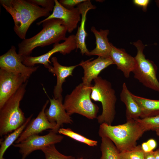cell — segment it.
Listing matches in <instances>:
<instances>
[{
    "instance_id": "cell-1",
    "label": "cell",
    "mask_w": 159,
    "mask_h": 159,
    "mask_svg": "<svg viewBox=\"0 0 159 159\" xmlns=\"http://www.w3.org/2000/svg\"><path fill=\"white\" fill-rule=\"evenodd\" d=\"M42 25V30L34 36L23 39L18 44V53L23 57L30 56L33 50L38 47H42L59 43L67 39V32L63 21L53 19L37 22Z\"/></svg>"
},
{
    "instance_id": "cell-2",
    "label": "cell",
    "mask_w": 159,
    "mask_h": 159,
    "mask_svg": "<svg viewBox=\"0 0 159 159\" xmlns=\"http://www.w3.org/2000/svg\"><path fill=\"white\" fill-rule=\"evenodd\" d=\"M145 129L136 120H126L123 124L112 126L105 123L100 125L99 136L110 139L120 152L130 150L137 146V141Z\"/></svg>"
},
{
    "instance_id": "cell-3",
    "label": "cell",
    "mask_w": 159,
    "mask_h": 159,
    "mask_svg": "<svg viewBox=\"0 0 159 159\" xmlns=\"http://www.w3.org/2000/svg\"><path fill=\"white\" fill-rule=\"evenodd\" d=\"M28 81L24 83L0 108V135L11 132L21 126L27 118L20 107Z\"/></svg>"
},
{
    "instance_id": "cell-4",
    "label": "cell",
    "mask_w": 159,
    "mask_h": 159,
    "mask_svg": "<svg viewBox=\"0 0 159 159\" xmlns=\"http://www.w3.org/2000/svg\"><path fill=\"white\" fill-rule=\"evenodd\" d=\"M92 85H86L82 82L76 86L70 94L66 96L63 104L70 116L77 113L89 119L97 118L99 107L91 100Z\"/></svg>"
},
{
    "instance_id": "cell-5",
    "label": "cell",
    "mask_w": 159,
    "mask_h": 159,
    "mask_svg": "<svg viewBox=\"0 0 159 159\" xmlns=\"http://www.w3.org/2000/svg\"><path fill=\"white\" fill-rule=\"evenodd\" d=\"M94 85L91 87L90 97L95 101L100 102L102 107V114L97 118L100 125L103 123L111 125L115 114L117 98L111 83L98 76L93 80Z\"/></svg>"
},
{
    "instance_id": "cell-6",
    "label": "cell",
    "mask_w": 159,
    "mask_h": 159,
    "mask_svg": "<svg viewBox=\"0 0 159 159\" xmlns=\"http://www.w3.org/2000/svg\"><path fill=\"white\" fill-rule=\"evenodd\" d=\"M137 49L134 57L136 67L132 72L134 77L145 87L159 92V82L157 77L158 68L153 62L146 59L143 53L145 46L140 40L133 43Z\"/></svg>"
},
{
    "instance_id": "cell-7",
    "label": "cell",
    "mask_w": 159,
    "mask_h": 159,
    "mask_svg": "<svg viewBox=\"0 0 159 159\" xmlns=\"http://www.w3.org/2000/svg\"><path fill=\"white\" fill-rule=\"evenodd\" d=\"M12 4L20 13L21 20L19 27L14 31L18 37L23 40L26 38L28 30L34 21L41 17H47L50 14L48 10L28 0H12Z\"/></svg>"
},
{
    "instance_id": "cell-8",
    "label": "cell",
    "mask_w": 159,
    "mask_h": 159,
    "mask_svg": "<svg viewBox=\"0 0 159 159\" xmlns=\"http://www.w3.org/2000/svg\"><path fill=\"white\" fill-rule=\"evenodd\" d=\"M53 130L44 135H35L31 136L18 143L12 145L19 148V151L21 155V159H25L33 151L40 150L44 147L60 143L64 137Z\"/></svg>"
},
{
    "instance_id": "cell-9",
    "label": "cell",
    "mask_w": 159,
    "mask_h": 159,
    "mask_svg": "<svg viewBox=\"0 0 159 159\" xmlns=\"http://www.w3.org/2000/svg\"><path fill=\"white\" fill-rule=\"evenodd\" d=\"M75 49H77V45L75 35L72 34L63 42L54 44L53 48L44 54L35 57H23V63L29 67H34L36 64H41L48 69L51 65L50 58L53 54L59 52L65 55Z\"/></svg>"
},
{
    "instance_id": "cell-10",
    "label": "cell",
    "mask_w": 159,
    "mask_h": 159,
    "mask_svg": "<svg viewBox=\"0 0 159 159\" xmlns=\"http://www.w3.org/2000/svg\"><path fill=\"white\" fill-rule=\"evenodd\" d=\"M23 57L16 52L15 47L12 46L5 53L0 56V69L20 74L27 79L36 72L39 66L29 67L23 63Z\"/></svg>"
},
{
    "instance_id": "cell-11",
    "label": "cell",
    "mask_w": 159,
    "mask_h": 159,
    "mask_svg": "<svg viewBox=\"0 0 159 159\" xmlns=\"http://www.w3.org/2000/svg\"><path fill=\"white\" fill-rule=\"evenodd\" d=\"M28 80L20 74L0 69V108Z\"/></svg>"
},
{
    "instance_id": "cell-12",
    "label": "cell",
    "mask_w": 159,
    "mask_h": 159,
    "mask_svg": "<svg viewBox=\"0 0 159 159\" xmlns=\"http://www.w3.org/2000/svg\"><path fill=\"white\" fill-rule=\"evenodd\" d=\"M49 102V100L46 101L37 116L30 121L15 143H19L31 136L38 135L47 129L53 130L58 132L56 123L49 122L45 114V111Z\"/></svg>"
},
{
    "instance_id": "cell-13",
    "label": "cell",
    "mask_w": 159,
    "mask_h": 159,
    "mask_svg": "<svg viewBox=\"0 0 159 159\" xmlns=\"http://www.w3.org/2000/svg\"><path fill=\"white\" fill-rule=\"evenodd\" d=\"M54 1L52 13L41 21L53 19H60L63 21L67 32L71 33L77 28L81 20V15L78 8L76 7L68 9L62 6L57 0H54Z\"/></svg>"
},
{
    "instance_id": "cell-14",
    "label": "cell",
    "mask_w": 159,
    "mask_h": 159,
    "mask_svg": "<svg viewBox=\"0 0 159 159\" xmlns=\"http://www.w3.org/2000/svg\"><path fill=\"white\" fill-rule=\"evenodd\" d=\"M92 59L82 61L78 64L84 70V75L82 77V83L87 85H92V80L97 77L103 70L114 64L110 57H98L94 60H92Z\"/></svg>"
},
{
    "instance_id": "cell-15",
    "label": "cell",
    "mask_w": 159,
    "mask_h": 159,
    "mask_svg": "<svg viewBox=\"0 0 159 159\" xmlns=\"http://www.w3.org/2000/svg\"><path fill=\"white\" fill-rule=\"evenodd\" d=\"M45 93L49 99L50 104L49 108L46 109L45 113L49 121L56 123L58 131L64 124H72V118L67 112L62 102L63 98L56 99L54 97L50 98L43 88Z\"/></svg>"
},
{
    "instance_id": "cell-16",
    "label": "cell",
    "mask_w": 159,
    "mask_h": 159,
    "mask_svg": "<svg viewBox=\"0 0 159 159\" xmlns=\"http://www.w3.org/2000/svg\"><path fill=\"white\" fill-rule=\"evenodd\" d=\"M52 66L51 65L48 68V71L56 75L57 81L53 90L54 97L56 99L62 98V85L66 81L67 78L72 76L74 69L78 64L71 66H64L60 64L56 57H53L51 59Z\"/></svg>"
},
{
    "instance_id": "cell-17",
    "label": "cell",
    "mask_w": 159,
    "mask_h": 159,
    "mask_svg": "<svg viewBox=\"0 0 159 159\" xmlns=\"http://www.w3.org/2000/svg\"><path fill=\"white\" fill-rule=\"evenodd\" d=\"M111 45L110 57L114 64L116 65L117 69L123 72L125 78H129L136 67L134 57L126 53L124 49L117 48L112 43Z\"/></svg>"
},
{
    "instance_id": "cell-18",
    "label": "cell",
    "mask_w": 159,
    "mask_h": 159,
    "mask_svg": "<svg viewBox=\"0 0 159 159\" xmlns=\"http://www.w3.org/2000/svg\"><path fill=\"white\" fill-rule=\"evenodd\" d=\"M81 15V20L80 26L78 27L77 32L75 35L76 43L77 49H80L81 54L86 55L88 53L85 43V39L87 36L85 29V22L87 12L90 10L96 9V6L93 5L90 0H86L81 3L77 6Z\"/></svg>"
},
{
    "instance_id": "cell-19",
    "label": "cell",
    "mask_w": 159,
    "mask_h": 159,
    "mask_svg": "<svg viewBox=\"0 0 159 159\" xmlns=\"http://www.w3.org/2000/svg\"><path fill=\"white\" fill-rule=\"evenodd\" d=\"M91 31L95 36L96 46L93 50L89 51L86 55H97L104 58L110 57L111 50V43L109 42L107 37L109 34V30L100 29L98 31L95 27L92 26L91 28Z\"/></svg>"
},
{
    "instance_id": "cell-20",
    "label": "cell",
    "mask_w": 159,
    "mask_h": 159,
    "mask_svg": "<svg viewBox=\"0 0 159 159\" xmlns=\"http://www.w3.org/2000/svg\"><path fill=\"white\" fill-rule=\"evenodd\" d=\"M131 93L128 90L126 84L124 82L120 94V99L125 105L126 120H136L141 118L142 112L140 108L133 98Z\"/></svg>"
},
{
    "instance_id": "cell-21",
    "label": "cell",
    "mask_w": 159,
    "mask_h": 159,
    "mask_svg": "<svg viewBox=\"0 0 159 159\" xmlns=\"http://www.w3.org/2000/svg\"><path fill=\"white\" fill-rule=\"evenodd\" d=\"M131 95L141 110V118L159 115V100L145 98L135 95L132 93Z\"/></svg>"
},
{
    "instance_id": "cell-22",
    "label": "cell",
    "mask_w": 159,
    "mask_h": 159,
    "mask_svg": "<svg viewBox=\"0 0 159 159\" xmlns=\"http://www.w3.org/2000/svg\"><path fill=\"white\" fill-rule=\"evenodd\" d=\"M33 115H31L25 122L19 127L7 136L5 139L0 141V159H4V156L7 149L19 137L27 125L31 120Z\"/></svg>"
},
{
    "instance_id": "cell-23",
    "label": "cell",
    "mask_w": 159,
    "mask_h": 159,
    "mask_svg": "<svg viewBox=\"0 0 159 159\" xmlns=\"http://www.w3.org/2000/svg\"><path fill=\"white\" fill-rule=\"evenodd\" d=\"M100 148L102 155L100 159H120V152L109 138H101Z\"/></svg>"
},
{
    "instance_id": "cell-24",
    "label": "cell",
    "mask_w": 159,
    "mask_h": 159,
    "mask_svg": "<svg viewBox=\"0 0 159 159\" xmlns=\"http://www.w3.org/2000/svg\"><path fill=\"white\" fill-rule=\"evenodd\" d=\"M58 133L66 136L80 142L85 143L90 146H96L97 141L88 138L84 136L73 131L70 128H60Z\"/></svg>"
},
{
    "instance_id": "cell-25",
    "label": "cell",
    "mask_w": 159,
    "mask_h": 159,
    "mask_svg": "<svg viewBox=\"0 0 159 159\" xmlns=\"http://www.w3.org/2000/svg\"><path fill=\"white\" fill-rule=\"evenodd\" d=\"M45 159H75L72 155L67 156L60 153L56 149L55 145H50L42 148Z\"/></svg>"
},
{
    "instance_id": "cell-26",
    "label": "cell",
    "mask_w": 159,
    "mask_h": 159,
    "mask_svg": "<svg viewBox=\"0 0 159 159\" xmlns=\"http://www.w3.org/2000/svg\"><path fill=\"white\" fill-rule=\"evenodd\" d=\"M143 127L146 131L159 129V115L136 120Z\"/></svg>"
},
{
    "instance_id": "cell-27",
    "label": "cell",
    "mask_w": 159,
    "mask_h": 159,
    "mask_svg": "<svg viewBox=\"0 0 159 159\" xmlns=\"http://www.w3.org/2000/svg\"><path fill=\"white\" fill-rule=\"evenodd\" d=\"M145 153L141 145H137L133 149L125 151L120 152V159H144Z\"/></svg>"
},
{
    "instance_id": "cell-28",
    "label": "cell",
    "mask_w": 159,
    "mask_h": 159,
    "mask_svg": "<svg viewBox=\"0 0 159 159\" xmlns=\"http://www.w3.org/2000/svg\"><path fill=\"white\" fill-rule=\"evenodd\" d=\"M2 6L12 16L14 21V30H15L19 27L21 25V15L19 12L16 9L13 5Z\"/></svg>"
},
{
    "instance_id": "cell-29",
    "label": "cell",
    "mask_w": 159,
    "mask_h": 159,
    "mask_svg": "<svg viewBox=\"0 0 159 159\" xmlns=\"http://www.w3.org/2000/svg\"><path fill=\"white\" fill-rule=\"evenodd\" d=\"M31 2L49 11H53L55 5L54 0H28Z\"/></svg>"
},
{
    "instance_id": "cell-30",
    "label": "cell",
    "mask_w": 159,
    "mask_h": 159,
    "mask_svg": "<svg viewBox=\"0 0 159 159\" xmlns=\"http://www.w3.org/2000/svg\"><path fill=\"white\" fill-rule=\"evenodd\" d=\"M157 144L155 140L151 139L143 143L141 147L145 153H148L153 151L157 146Z\"/></svg>"
},
{
    "instance_id": "cell-31",
    "label": "cell",
    "mask_w": 159,
    "mask_h": 159,
    "mask_svg": "<svg viewBox=\"0 0 159 159\" xmlns=\"http://www.w3.org/2000/svg\"><path fill=\"white\" fill-rule=\"evenodd\" d=\"M86 0H60L59 2L65 8L71 9L74 8L75 6L85 1Z\"/></svg>"
},
{
    "instance_id": "cell-32",
    "label": "cell",
    "mask_w": 159,
    "mask_h": 159,
    "mask_svg": "<svg viewBox=\"0 0 159 159\" xmlns=\"http://www.w3.org/2000/svg\"><path fill=\"white\" fill-rule=\"evenodd\" d=\"M133 1L134 4L136 5L142 7L143 11H146L150 1L149 0H134Z\"/></svg>"
},
{
    "instance_id": "cell-33",
    "label": "cell",
    "mask_w": 159,
    "mask_h": 159,
    "mask_svg": "<svg viewBox=\"0 0 159 159\" xmlns=\"http://www.w3.org/2000/svg\"><path fill=\"white\" fill-rule=\"evenodd\" d=\"M144 159H155L153 151L148 153H145Z\"/></svg>"
},
{
    "instance_id": "cell-34",
    "label": "cell",
    "mask_w": 159,
    "mask_h": 159,
    "mask_svg": "<svg viewBox=\"0 0 159 159\" xmlns=\"http://www.w3.org/2000/svg\"><path fill=\"white\" fill-rule=\"evenodd\" d=\"M153 153L155 159H159V149L153 151Z\"/></svg>"
},
{
    "instance_id": "cell-35",
    "label": "cell",
    "mask_w": 159,
    "mask_h": 159,
    "mask_svg": "<svg viewBox=\"0 0 159 159\" xmlns=\"http://www.w3.org/2000/svg\"><path fill=\"white\" fill-rule=\"evenodd\" d=\"M156 134L159 137V129L155 130Z\"/></svg>"
},
{
    "instance_id": "cell-36",
    "label": "cell",
    "mask_w": 159,
    "mask_h": 159,
    "mask_svg": "<svg viewBox=\"0 0 159 159\" xmlns=\"http://www.w3.org/2000/svg\"><path fill=\"white\" fill-rule=\"evenodd\" d=\"M155 1L157 6L159 8V0H156Z\"/></svg>"
},
{
    "instance_id": "cell-37",
    "label": "cell",
    "mask_w": 159,
    "mask_h": 159,
    "mask_svg": "<svg viewBox=\"0 0 159 159\" xmlns=\"http://www.w3.org/2000/svg\"><path fill=\"white\" fill-rule=\"evenodd\" d=\"M79 159H83V158H79Z\"/></svg>"
}]
</instances>
